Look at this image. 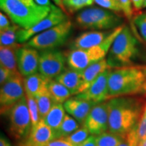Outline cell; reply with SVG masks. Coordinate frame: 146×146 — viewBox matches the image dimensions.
Returning <instances> with one entry per match:
<instances>
[{"instance_id": "6da1fadb", "label": "cell", "mask_w": 146, "mask_h": 146, "mask_svg": "<svg viewBox=\"0 0 146 146\" xmlns=\"http://www.w3.org/2000/svg\"><path fill=\"white\" fill-rule=\"evenodd\" d=\"M109 106L108 131L125 136L137 125L144 109L141 100L130 96L112 98Z\"/></svg>"}, {"instance_id": "7a4b0ae2", "label": "cell", "mask_w": 146, "mask_h": 146, "mask_svg": "<svg viewBox=\"0 0 146 146\" xmlns=\"http://www.w3.org/2000/svg\"><path fill=\"white\" fill-rule=\"evenodd\" d=\"M146 93V66L133 65L111 69L108 78L110 98Z\"/></svg>"}, {"instance_id": "3957f363", "label": "cell", "mask_w": 146, "mask_h": 146, "mask_svg": "<svg viewBox=\"0 0 146 146\" xmlns=\"http://www.w3.org/2000/svg\"><path fill=\"white\" fill-rule=\"evenodd\" d=\"M0 8L14 24L29 29L50 14L52 8L41 6L35 0H0Z\"/></svg>"}, {"instance_id": "277c9868", "label": "cell", "mask_w": 146, "mask_h": 146, "mask_svg": "<svg viewBox=\"0 0 146 146\" xmlns=\"http://www.w3.org/2000/svg\"><path fill=\"white\" fill-rule=\"evenodd\" d=\"M139 54L138 41L130 29L124 26L113 42L108 55L107 62L110 68L133 66Z\"/></svg>"}, {"instance_id": "5b68a950", "label": "cell", "mask_w": 146, "mask_h": 146, "mask_svg": "<svg viewBox=\"0 0 146 146\" xmlns=\"http://www.w3.org/2000/svg\"><path fill=\"white\" fill-rule=\"evenodd\" d=\"M124 26L113 29L110 35L101 44L87 49L71 50L67 56V64L73 70L83 71L97 62L104 59L108 54L113 42L123 30Z\"/></svg>"}, {"instance_id": "8992f818", "label": "cell", "mask_w": 146, "mask_h": 146, "mask_svg": "<svg viewBox=\"0 0 146 146\" xmlns=\"http://www.w3.org/2000/svg\"><path fill=\"white\" fill-rule=\"evenodd\" d=\"M76 23L83 29L110 31L122 26V18L108 10L102 8H87L80 12Z\"/></svg>"}, {"instance_id": "52a82bcc", "label": "cell", "mask_w": 146, "mask_h": 146, "mask_svg": "<svg viewBox=\"0 0 146 146\" xmlns=\"http://www.w3.org/2000/svg\"><path fill=\"white\" fill-rule=\"evenodd\" d=\"M72 24L67 20L59 25L40 33L29 40L24 46L39 51L52 50L62 45L72 31Z\"/></svg>"}, {"instance_id": "ba28073f", "label": "cell", "mask_w": 146, "mask_h": 146, "mask_svg": "<svg viewBox=\"0 0 146 146\" xmlns=\"http://www.w3.org/2000/svg\"><path fill=\"white\" fill-rule=\"evenodd\" d=\"M9 130L16 140L25 142L32 129L31 118L29 113L27 97H24L8 112Z\"/></svg>"}, {"instance_id": "9c48e42d", "label": "cell", "mask_w": 146, "mask_h": 146, "mask_svg": "<svg viewBox=\"0 0 146 146\" xmlns=\"http://www.w3.org/2000/svg\"><path fill=\"white\" fill-rule=\"evenodd\" d=\"M25 96L24 78L20 72L14 74L8 81L1 85L0 105L1 114L8 112L11 108Z\"/></svg>"}, {"instance_id": "30bf717a", "label": "cell", "mask_w": 146, "mask_h": 146, "mask_svg": "<svg viewBox=\"0 0 146 146\" xmlns=\"http://www.w3.org/2000/svg\"><path fill=\"white\" fill-rule=\"evenodd\" d=\"M66 58L61 51L52 49L40 51L39 72L50 80L55 79L66 70Z\"/></svg>"}, {"instance_id": "8fae6325", "label": "cell", "mask_w": 146, "mask_h": 146, "mask_svg": "<svg viewBox=\"0 0 146 146\" xmlns=\"http://www.w3.org/2000/svg\"><path fill=\"white\" fill-rule=\"evenodd\" d=\"M52 10L50 14L42 21L29 29H19L17 32V43H26L30 40L33 36L42 33L52 27L56 26L68 20L66 14L65 12L57 7L52 5Z\"/></svg>"}, {"instance_id": "7c38bea8", "label": "cell", "mask_w": 146, "mask_h": 146, "mask_svg": "<svg viewBox=\"0 0 146 146\" xmlns=\"http://www.w3.org/2000/svg\"><path fill=\"white\" fill-rule=\"evenodd\" d=\"M108 102H103L93 108L85 120L83 126L88 129L91 135L98 136L108 131Z\"/></svg>"}, {"instance_id": "4fadbf2b", "label": "cell", "mask_w": 146, "mask_h": 146, "mask_svg": "<svg viewBox=\"0 0 146 146\" xmlns=\"http://www.w3.org/2000/svg\"><path fill=\"white\" fill-rule=\"evenodd\" d=\"M111 69L102 73L86 90L74 97L79 99L101 103L108 99V78Z\"/></svg>"}, {"instance_id": "5bb4252c", "label": "cell", "mask_w": 146, "mask_h": 146, "mask_svg": "<svg viewBox=\"0 0 146 146\" xmlns=\"http://www.w3.org/2000/svg\"><path fill=\"white\" fill-rule=\"evenodd\" d=\"M18 68L24 77L39 71V52L32 47L23 46L16 50Z\"/></svg>"}, {"instance_id": "9a60e30c", "label": "cell", "mask_w": 146, "mask_h": 146, "mask_svg": "<svg viewBox=\"0 0 146 146\" xmlns=\"http://www.w3.org/2000/svg\"><path fill=\"white\" fill-rule=\"evenodd\" d=\"M98 104L99 103L74 97L64 103V108L68 114L74 118L78 123L83 125L89 112Z\"/></svg>"}, {"instance_id": "2e32d148", "label": "cell", "mask_w": 146, "mask_h": 146, "mask_svg": "<svg viewBox=\"0 0 146 146\" xmlns=\"http://www.w3.org/2000/svg\"><path fill=\"white\" fill-rule=\"evenodd\" d=\"M55 139L54 132L47 126L43 120L32 127L30 134L24 142L23 146H47Z\"/></svg>"}, {"instance_id": "e0dca14e", "label": "cell", "mask_w": 146, "mask_h": 146, "mask_svg": "<svg viewBox=\"0 0 146 146\" xmlns=\"http://www.w3.org/2000/svg\"><path fill=\"white\" fill-rule=\"evenodd\" d=\"M112 30L106 31H89L84 33L76 38L71 43V50L87 49L98 45L110 35Z\"/></svg>"}, {"instance_id": "ac0fdd59", "label": "cell", "mask_w": 146, "mask_h": 146, "mask_svg": "<svg viewBox=\"0 0 146 146\" xmlns=\"http://www.w3.org/2000/svg\"><path fill=\"white\" fill-rule=\"evenodd\" d=\"M55 80L64 85L70 91L72 96H76L83 91L84 80L82 71L66 69Z\"/></svg>"}, {"instance_id": "d6986e66", "label": "cell", "mask_w": 146, "mask_h": 146, "mask_svg": "<svg viewBox=\"0 0 146 146\" xmlns=\"http://www.w3.org/2000/svg\"><path fill=\"white\" fill-rule=\"evenodd\" d=\"M51 80L45 77L41 73L36 72L24 77V86L26 94L35 98L41 95L47 94L48 85Z\"/></svg>"}, {"instance_id": "ffe728a7", "label": "cell", "mask_w": 146, "mask_h": 146, "mask_svg": "<svg viewBox=\"0 0 146 146\" xmlns=\"http://www.w3.org/2000/svg\"><path fill=\"white\" fill-rule=\"evenodd\" d=\"M108 69H112L109 66L106 59H103L96 63L92 64L82 71L84 80L83 91H85L90 86L91 84L94 82L102 73H103Z\"/></svg>"}, {"instance_id": "44dd1931", "label": "cell", "mask_w": 146, "mask_h": 146, "mask_svg": "<svg viewBox=\"0 0 146 146\" xmlns=\"http://www.w3.org/2000/svg\"><path fill=\"white\" fill-rule=\"evenodd\" d=\"M66 116L65 109L61 104L54 103L47 113L45 117L43 118L45 123L55 133L58 131L62 123Z\"/></svg>"}, {"instance_id": "7402d4cb", "label": "cell", "mask_w": 146, "mask_h": 146, "mask_svg": "<svg viewBox=\"0 0 146 146\" xmlns=\"http://www.w3.org/2000/svg\"><path fill=\"white\" fill-rule=\"evenodd\" d=\"M17 47H0V63L1 66L8 69L13 74L19 73L16 59Z\"/></svg>"}, {"instance_id": "603a6c76", "label": "cell", "mask_w": 146, "mask_h": 146, "mask_svg": "<svg viewBox=\"0 0 146 146\" xmlns=\"http://www.w3.org/2000/svg\"><path fill=\"white\" fill-rule=\"evenodd\" d=\"M48 92L53 102L56 104H64L72 96L70 91L64 85L55 79L51 80L48 85Z\"/></svg>"}, {"instance_id": "cb8c5ba5", "label": "cell", "mask_w": 146, "mask_h": 146, "mask_svg": "<svg viewBox=\"0 0 146 146\" xmlns=\"http://www.w3.org/2000/svg\"><path fill=\"white\" fill-rule=\"evenodd\" d=\"M80 128V124L70 115L66 114L62 123L55 133V139L65 138Z\"/></svg>"}, {"instance_id": "d4e9b609", "label": "cell", "mask_w": 146, "mask_h": 146, "mask_svg": "<svg viewBox=\"0 0 146 146\" xmlns=\"http://www.w3.org/2000/svg\"><path fill=\"white\" fill-rule=\"evenodd\" d=\"M20 27L16 24H12L8 29L0 33V44L1 46L13 47L19 48L21 45L17 43L18 31Z\"/></svg>"}, {"instance_id": "484cf974", "label": "cell", "mask_w": 146, "mask_h": 146, "mask_svg": "<svg viewBox=\"0 0 146 146\" xmlns=\"http://www.w3.org/2000/svg\"><path fill=\"white\" fill-rule=\"evenodd\" d=\"M124 136L114 134L110 131L102 133L96 136L97 146H118L120 142L123 141Z\"/></svg>"}, {"instance_id": "4316f807", "label": "cell", "mask_w": 146, "mask_h": 146, "mask_svg": "<svg viewBox=\"0 0 146 146\" xmlns=\"http://www.w3.org/2000/svg\"><path fill=\"white\" fill-rule=\"evenodd\" d=\"M35 99L37 102L38 108H39L40 118H41V120H43L47 113L50 112L54 102H53L49 93L36 96L35 97Z\"/></svg>"}, {"instance_id": "83f0119b", "label": "cell", "mask_w": 146, "mask_h": 146, "mask_svg": "<svg viewBox=\"0 0 146 146\" xmlns=\"http://www.w3.org/2000/svg\"><path fill=\"white\" fill-rule=\"evenodd\" d=\"M91 133L85 126L77 129L76 131L64 139L74 146H79L90 137Z\"/></svg>"}, {"instance_id": "f1b7e54d", "label": "cell", "mask_w": 146, "mask_h": 146, "mask_svg": "<svg viewBox=\"0 0 146 146\" xmlns=\"http://www.w3.org/2000/svg\"><path fill=\"white\" fill-rule=\"evenodd\" d=\"M63 5L66 12L74 13L85 7L90 6L94 0H62Z\"/></svg>"}, {"instance_id": "f546056e", "label": "cell", "mask_w": 146, "mask_h": 146, "mask_svg": "<svg viewBox=\"0 0 146 146\" xmlns=\"http://www.w3.org/2000/svg\"><path fill=\"white\" fill-rule=\"evenodd\" d=\"M26 97L27 100V104H28L29 113H30L31 118L32 127H33L37 125L40 122V120H41L39 108H38L37 102H36V100L35 97L29 94H26Z\"/></svg>"}, {"instance_id": "4dcf8cb0", "label": "cell", "mask_w": 146, "mask_h": 146, "mask_svg": "<svg viewBox=\"0 0 146 146\" xmlns=\"http://www.w3.org/2000/svg\"><path fill=\"white\" fill-rule=\"evenodd\" d=\"M118 146H139V140L137 135V125L124 136L123 141Z\"/></svg>"}, {"instance_id": "1f68e13d", "label": "cell", "mask_w": 146, "mask_h": 146, "mask_svg": "<svg viewBox=\"0 0 146 146\" xmlns=\"http://www.w3.org/2000/svg\"><path fill=\"white\" fill-rule=\"evenodd\" d=\"M96 4L99 5L102 8L115 12L122 11L120 5L117 0H94Z\"/></svg>"}, {"instance_id": "d6a6232c", "label": "cell", "mask_w": 146, "mask_h": 146, "mask_svg": "<svg viewBox=\"0 0 146 146\" xmlns=\"http://www.w3.org/2000/svg\"><path fill=\"white\" fill-rule=\"evenodd\" d=\"M137 135L140 143L146 137V104L137 124Z\"/></svg>"}, {"instance_id": "836d02e7", "label": "cell", "mask_w": 146, "mask_h": 146, "mask_svg": "<svg viewBox=\"0 0 146 146\" xmlns=\"http://www.w3.org/2000/svg\"><path fill=\"white\" fill-rule=\"evenodd\" d=\"M133 23L137 27L140 35L146 41V14L135 16L133 18Z\"/></svg>"}, {"instance_id": "e575fe53", "label": "cell", "mask_w": 146, "mask_h": 146, "mask_svg": "<svg viewBox=\"0 0 146 146\" xmlns=\"http://www.w3.org/2000/svg\"><path fill=\"white\" fill-rule=\"evenodd\" d=\"M118 1L126 17L129 20H131L133 16V3L131 0H118Z\"/></svg>"}, {"instance_id": "d590c367", "label": "cell", "mask_w": 146, "mask_h": 146, "mask_svg": "<svg viewBox=\"0 0 146 146\" xmlns=\"http://www.w3.org/2000/svg\"><path fill=\"white\" fill-rule=\"evenodd\" d=\"M14 74L10 70L4 68V67H0V84L2 85L5 82L8 81Z\"/></svg>"}, {"instance_id": "8d00e7d4", "label": "cell", "mask_w": 146, "mask_h": 146, "mask_svg": "<svg viewBox=\"0 0 146 146\" xmlns=\"http://www.w3.org/2000/svg\"><path fill=\"white\" fill-rule=\"evenodd\" d=\"M10 22L9 21L8 18L3 14L2 12L0 13V32L8 29L11 26Z\"/></svg>"}, {"instance_id": "74e56055", "label": "cell", "mask_w": 146, "mask_h": 146, "mask_svg": "<svg viewBox=\"0 0 146 146\" xmlns=\"http://www.w3.org/2000/svg\"><path fill=\"white\" fill-rule=\"evenodd\" d=\"M47 146H74L66 140L64 138L55 139L48 143Z\"/></svg>"}, {"instance_id": "f35d334b", "label": "cell", "mask_w": 146, "mask_h": 146, "mask_svg": "<svg viewBox=\"0 0 146 146\" xmlns=\"http://www.w3.org/2000/svg\"><path fill=\"white\" fill-rule=\"evenodd\" d=\"M79 146H97L96 145V136L91 135L83 142Z\"/></svg>"}, {"instance_id": "ab89813d", "label": "cell", "mask_w": 146, "mask_h": 146, "mask_svg": "<svg viewBox=\"0 0 146 146\" xmlns=\"http://www.w3.org/2000/svg\"><path fill=\"white\" fill-rule=\"evenodd\" d=\"M134 8L137 10H140L143 8V5L145 0H131Z\"/></svg>"}, {"instance_id": "60d3db41", "label": "cell", "mask_w": 146, "mask_h": 146, "mask_svg": "<svg viewBox=\"0 0 146 146\" xmlns=\"http://www.w3.org/2000/svg\"><path fill=\"white\" fill-rule=\"evenodd\" d=\"M36 4L41 5V6H48L52 7V3L50 2V0H35Z\"/></svg>"}, {"instance_id": "b9f144b4", "label": "cell", "mask_w": 146, "mask_h": 146, "mask_svg": "<svg viewBox=\"0 0 146 146\" xmlns=\"http://www.w3.org/2000/svg\"><path fill=\"white\" fill-rule=\"evenodd\" d=\"M0 146H12L10 142L8 141V139L5 137L4 136L1 135V139H0Z\"/></svg>"}, {"instance_id": "7bdbcfd3", "label": "cell", "mask_w": 146, "mask_h": 146, "mask_svg": "<svg viewBox=\"0 0 146 146\" xmlns=\"http://www.w3.org/2000/svg\"><path fill=\"white\" fill-rule=\"evenodd\" d=\"M53 1H54L55 3H56V5H58V7H59V8H61L64 12H65L66 13V11L64 7L62 0H53Z\"/></svg>"}, {"instance_id": "ee69618b", "label": "cell", "mask_w": 146, "mask_h": 146, "mask_svg": "<svg viewBox=\"0 0 146 146\" xmlns=\"http://www.w3.org/2000/svg\"><path fill=\"white\" fill-rule=\"evenodd\" d=\"M139 146H146V137L141 142H140Z\"/></svg>"}, {"instance_id": "f6af8a7d", "label": "cell", "mask_w": 146, "mask_h": 146, "mask_svg": "<svg viewBox=\"0 0 146 146\" xmlns=\"http://www.w3.org/2000/svg\"><path fill=\"white\" fill-rule=\"evenodd\" d=\"M146 8V0H145V1H144V3L143 5V8Z\"/></svg>"}, {"instance_id": "bcb514c9", "label": "cell", "mask_w": 146, "mask_h": 146, "mask_svg": "<svg viewBox=\"0 0 146 146\" xmlns=\"http://www.w3.org/2000/svg\"><path fill=\"white\" fill-rule=\"evenodd\" d=\"M117 1H118V0H117Z\"/></svg>"}]
</instances>
